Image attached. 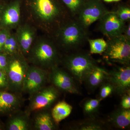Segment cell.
Returning a JSON list of instances; mask_svg holds the SVG:
<instances>
[{
	"label": "cell",
	"mask_w": 130,
	"mask_h": 130,
	"mask_svg": "<svg viewBox=\"0 0 130 130\" xmlns=\"http://www.w3.org/2000/svg\"><path fill=\"white\" fill-rule=\"evenodd\" d=\"M33 32L30 28H24L20 32L19 41L21 51L26 54L30 51L33 40Z\"/></svg>",
	"instance_id": "44dd1931"
},
{
	"label": "cell",
	"mask_w": 130,
	"mask_h": 130,
	"mask_svg": "<svg viewBox=\"0 0 130 130\" xmlns=\"http://www.w3.org/2000/svg\"><path fill=\"white\" fill-rule=\"evenodd\" d=\"M117 16L122 21L125 23L130 19V9L127 7H121L115 12Z\"/></svg>",
	"instance_id": "4316f807"
},
{
	"label": "cell",
	"mask_w": 130,
	"mask_h": 130,
	"mask_svg": "<svg viewBox=\"0 0 130 130\" xmlns=\"http://www.w3.org/2000/svg\"><path fill=\"white\" fill-rule=\"evenodd\" d=\"M37 14L43 20L51 21L58 16L59 11L52 0H35Z\"/></svg>",
	"instance_id": "4fadbf2b"
},
{
	"label": "cell",
	"mask_w": 130,
	"mask_h": 130,
	"mask_svg": "<svg viewBox=\"0 0 130 130\" xmlns=\"http://www.w3.org/2000/svg\"><path fill=\"white\" fill-rule=\"evenodd\" d=\"M29 115L26 111L22 112L19 110L11 114L8 121L7 129L29 130L31 126Z\"/></svg>",
	"instance_id": "5bb4252c"
},
{
	"label": "cell",
	"mask_w": 130,
	"mask_h": 130,
	"mask_svg": "<svg viewBox=\"0 0 130 130\" xmlns=\"http://www.w3.org/2000/svg\"><path fill=\"white\" fill-rule=\"evenodd\" d=\"M105 83L101 85L99 93V98H98L101 101L108 97L113 92H114L113 87L111 84L108 82L107 83Z\"/></svg>",
	"instance_id": "484cf974"
},
{
	"label": "cell",
	"mask_w": 130,
	"mask_h": 130,
	"mask_svg": "<svg viewBox=\"0 0 130 130\" xmlns=\"http://www.w3.org/2000/svg\"><path fill=\"white\" fill-rule=\"evenodd\" d=\"M29 67L24 58L18 54L10 56L6 72L9 90L20 94L22 92L23 84Z\"/></svg>",
	"instance_id": "7a4b0ae2"
},
{
	"label": "cell",
	"mask_w": 130,
	"mask_h": 130,
	"mask_svg": "<svg viewBox=\"0 0 130 130\" xmlns=\"http://www.w3.org/2000/svg\"><path fill=\"white\" fill-rule=\"evenodd\" d=\"M64 64L74 79L81 84L91 70L98 66L90 55L84 53L73 54L68 56Z\"/></svg>",
	"instance_id": "3957f363"
},
{
	"label": "cell",
	"mask_w": 130,
	"mask_h": 130,
	"mask_svg": "<svg viewBox=\"0 0 130 130\" xmlns=\"http://www.w3.org/2000/svg\"><path fill=\"white\" fill-rule=\"evenodd\" d=\"M62 1L74 14H78L84 4L83 0H62Z\"/></svg>",
	"instance_id": "d4e9b609"
},
{
	"label": "cell",
	"mask_w": 130,
	"mask_h": 130,
	"mask_svg": "<svg viewBox=\"0 0 130 130\" xmlns=\"http://www.w3.org/2000/svg\"><path fill=\"white\" fill-rule=\"evenodd\" d=\"M109 122L114 127L119 129H124L130 124V110L123 108L115 110L110 115Z\"/></svg>",
	"instance_id": "e0dca14e"
},
{
	"label": "cell",
	"mask_w": 130,
	"mask_h": 130,
	"mask_svg": "<svg viewBox=\"0 0 130 130\" xmlns=\"http://www.w3.org/2000/svg\"><path fill=\"white\" fill-rule=\"evenodd\" d=\"M91 53L102 54L104 53L107 47V42L103 38L89 40Z\"/></svg>",
	"instance_id": "603a6c76"
},
{
	"label": "cell",
	"mask_w": 130,
	"mask_h": 130,
	"mask_svg": "<svg viewBox=\"0 0 130 130\" xmlns=\"http://www.w3.org/2000/svg\"><path fill=\"white\" fill-rule=\"evenodd\" d=\"M130 91L124 94L121 100V107L124 109H129L130 108Z\"/></svg>",
	"instance_id": "f1b7e54d"
},
{
	"label": "cell",
	"mask_w": 130,
	"mask_h": 130,
	"mask_svg": "<svg viewBox=\"0 0 130 130\" xmlns=\"http://www.w3.org/2000/svg\"><path fill=\"white\" fill-rule=\"evenodd\" d=\"M84 28L78 21H73L67 25L61 30L60 38L66 46L74 48L82 43L86 37Z\"/></svg>",
	"instance_id": "30bf717a"
},
{
	"label": "cell",
	"mask_w": 130,
	"mask_h": 130,
	"mask_svg": "<svg viewBox=\"0 0 130 130\" xmlns=\"http://www.w3.org/2000/svg\"><path fill=\"white\" fill-rule=\"evenodd\" d=\"M32 62L36 66L50 70L57 66L58 54L54 47L48 42H42L37 45L31 53Z\"/></svg>",
	"instance_id": "5b68a950"
},
{
	"label": "cell",
	"mask_w": 130,
	"mask_h": 130,
	"mask_svg": "<svg viewBox=\"0 0 130 130\" xmlns=\"http://www.w3.org/2000/svg\"><path fill=\"white\" fill-rule=\"evenodd\" d=\"M8 63V58L6 54H0V70L6 72Z\"/></svg>",
	"instance_id": "f546056e"
},
{
	"label": "cell",
	"mask_w": 130,
	"mask_h": 130,
	"mask_svg": "<svg viewBox=\"0 0 130 130\" xmlns=\"http://www.w3.org/2000/svg\"><path fill=\"white\" fill-rule=\"evenodd\" d=\"M38 111L34 118V129L37 130L56 129L58 125L54 121L51 113L45 109Z\"/></svg>",
	"instance_id": "2e32d148"
},
{
	"label": "cell",
	"mask_w": 130,
	"mask_h": 130,
	"mask_svg": "<svg viewBox=\"0 0 130 130\" xmlns=\"http://www.w3.org/2000/svg\"><path fill=\"white\" fill-rule=\"evenodd\" d=\"M71 74L60 68L54 67L49 72L48 81L58 90L72 94H79V91Z\"/></svg>",
	"instance_id": "ba28073f"
},
{
	"label": "cell",
	"mask_w": 130,
	"mask_h": 130,
	"mask_svg": "<svg viewBox=\"0 0 130 130\" xmlns=\"http://www.w3.org/2000/svg\"><path fill=\"white\" fill-rule=\"evenodd\" d=\"M9 89V85L6 73L0 70V90Z\"/></svg>",
	"instance_id": "83f0119b"
},
{
	"label": "cell",
	"mask_w": 130,
	"mask_h": 130,
	"mask_svg": "<svg viewBox=\"0 0 130 130\" xmlns=\"http://www.w3.org/2000/svg\"><path fill=\"white\" fill-rule=\"evenodd\" d=\"M104 2H117L120 1L121 0H103Z\"/></svg>",
	"instance_id": "d6a6232c"
},
{
	"label": "cell",
	"mask_w": 130,
	"mask_h": 130,
	"mask_svg": "<svg viewBox=\"0 0 130 130\" xmlns=\"http://www.w3.org/2000/svg\"><path fill=\"white\" fill-rule=\"evenodd\" d=\"M100 20V30L106 36L110 38L123 34L125 23L115 12H108Z\"/></svg>",
	"instance_id": "8fae6325"
},
{
	"label": "cell",
	"mask_w": 130,
	"mask_h": 130,
	"mask_svg": "<svg viewBox=\"0 0 130 130\" xmlns=\"http://www.w3.org/2000/svg\"><path fill=\"white\" fill-rule=\"evenodd\" d=\"M49 72L41 68L29 67L25 78L22 92L31 95L46 86L48 81Z\"/></svg>",
	"instance_id": "8992f818"
},
{
	"label": "cell",
	"mask_w": 130,
	"mask_h": 130,
	"mask_svg": "<svg viewBox=\"0 0 130 130\" xmlns=\"http://www.w3.org/2000/svg\"><path fill=\"white\" fill-rule=\"evenodd\" d=\"M108 72L103 68L95 67L86 75L83 83L91 90H94L107 80Z\"/></svg>",
	"instance_id": "9a60e30c"
},
{
	"label": "cell",
	"mask_w": 130,
	"mask_h": 130,
	"mask_svg": "<svg viewBox=\"0 0 130 130\" xmlns=\"http://www.w3.org/2000/svg\"><path fill=\"white\" fill-rule=\"evenodd\" d=\"M17 43L15 38L9 35L4 44L3 50L6 54L11 56L17 54Z\"/></svg>",
	"instance_id": "cb8c5ba5"
},
{
	"label": "cell",
	"mask_w": 130,
	"mask_h": 130,
	"mask_svg": "<svg viewBox=\"0 0 130 130\" xmlns=\"http://www.w3.org/2000/svg\"><path fill=\"white\" fill-rule=\"evenodd\" d=\"M59 90L53 85L45 86L30 95L27 111L29 114L32 112L45 109L52 105L58 99Z\"/></svg>",
	"instance_id": "277c9868"
},
{
	"label": "cell",
	"mask_w": 130,
	"mask_h": 130,
	"mask_svg": "<svg viewBox=\"0 0 130 130\" xmlns=\"http://www.w3.org/2000/svg\"><path fill=\"white\" fill-rule=\"evenodd\" d=\"M108 12L100 0L88 1L84 4L78 13V22L86 29Z\"/></svg>",
	"instance_id": "52a82bcc"
},
{
	"label": "cell",
	"mask_w": 130,
	"mask_h": 130,
	"mask_svg": "<svg viewBox=\"0 0 130 130\" xmlns=\"http://www.w3.org/2000/svg\"><path fill=\"white\" fill-rule=\"evenodd\" d=\"M9 35L7 31L2 30L0 31V51L3 50L4 44Z\"/></svg>",
	"instance_id": "4dcf8cb0"
},
{
	"label": "cell",
	"mask_w": 130,
	"mask_h": 130,
	"mask_svg": "<svg viewBox=\"0 0 130 130\" xmlns=\"http://www.w3.org/2000/svg\"><path fill=\"white\" fill-rule=\"evenodd\" d=\"M123 35L128 40H130V23L126 25H125L123 30Z\"/></svg>",
	"instance_id": "1f68e13d"
},
{
	"label": "cell",
	"mask_w": 130,
	"mask_h": 130,
	"mask_svg": "<svg viewBox=\"0 0 130 130\" xmlns=\"http://www.w3.org/2000/svg\"><path fill=\"white\" fill-rule=\"evenodd\" d=\"M19 93L0 91V113L11 114L19 110L22 100Z\"/></svg>",
	"instance_id": "7c38bea8"
},
{
	"label": "cell",
	"mask_w": 130,
	"mask_h": 130,
	"mask_svg": "<svg viewBox=\"0 0 130 130\" xmlns=\"http://www.w3.org/2000/svg\"><path fill=\"white\" fill-rule=\"evenodd\" d=\"M88 1H90V0H88Z\"/></svg>",
	"instance_id": "e575fe53"
},
{
	"label": "cell",
	"mask_w": 130,
	"mask_h": 130,
	"mask_svg": "<svg viewBox=\"0 0 130 130\" xmlns=\"http://www.w3.org/2000/svg\"><path fill=\"white\" fill-rule=\"evenodd\" d=\"M105 123L95 118H88L74 123L71 127L72 129L77 130H102L106 129Z\"/></svg>",
	"instance_id": "ffe728a7"
},
{
	"label": "cell",
	"mask_w": 130,
	"mask_h": 130,
	"mask_svg": "<svg viewBox=\"0 0 130 130\" xmlns=\"http://www.w3.org/2000/svg\"><path fill=\"white\" fill-rule=\"evenodd\" d=\"M107 81L111 84L114 91L123 95L130 91V65L115 68L108 72Z\"/></svg>",
	"instance_id": "9c48e42d"
},
{
	"label": "cell",
	"mask_w": 130,
	"mask_h": 130,
	"mask_svg": "<svg viewBox=\"0 0 130 130\" xmlns=\"http://www.w3.org/2000/svg\"><path fill=\"white\" fill-rule=\"evenodd\" d=\"M104 58L109 62L130 65V40L123 35L109 38Z\"/></svg>",
	"instance_id": "6da1fadb"
},
{
	"label": "cell",
	"mask_w": 130,
	"mask_h": 130,
	"mask_svg": "<svg viewBox=\"0 0 130 130\" xmlns=\"http://www.w3.org/2000/svg\"><path fill=\"white\" fill-rule=\"evenodd\" d=\"M101 100L99 99H89L84 102L83 111L89 118H94L100 107Z\"/></svg>",
	"instance_id": "7402d4cb"
},
{
	"label": "cell",
	"mask_w": 130,
	"mask_h": 130,
	"mask_svg": "<svg viewBox=\"0 0 130 130\" xmlns=\"http://www.w3.org/2000/svg\"><path fill=\"white\" fill-rule=\"evenodd\" d=\"M72 107L65 101H61L51 109V115L56 124L67 118L71 113Z\"/></svg>",
	"instance_id": "ac0fdd59"
},
{
	"label": "cell",
	"mask_w": 130,
	"mask_h": 130,
	"mask_svg": "<svg viewBox=\"0 0 130 130\" xmlns=\"http://www.w3.org/2000/svg\"><path fill=\"white\" fill-rule=\"evenodd\" d=\"M20 16V5L15 2L5 10L3 15V23L7 26L16 25L19 21Z\"/></svg>",
	"instance_id": "d6986e66"
},
{
	"label": "cell",
	"mask_w": 130,
	"mask_h": 130,
	"mask_svg": "<svg viewBox=\"0 0 130 130\" xmlns=\"http://www.w3.org/2000/svg\"><path fill=\"white\" fill-rule=\"evenodd\" d=\"M0 129H1V126H0Z\"/></svg>",
	"instance_id": "836d02e7"
}]
</instances>
